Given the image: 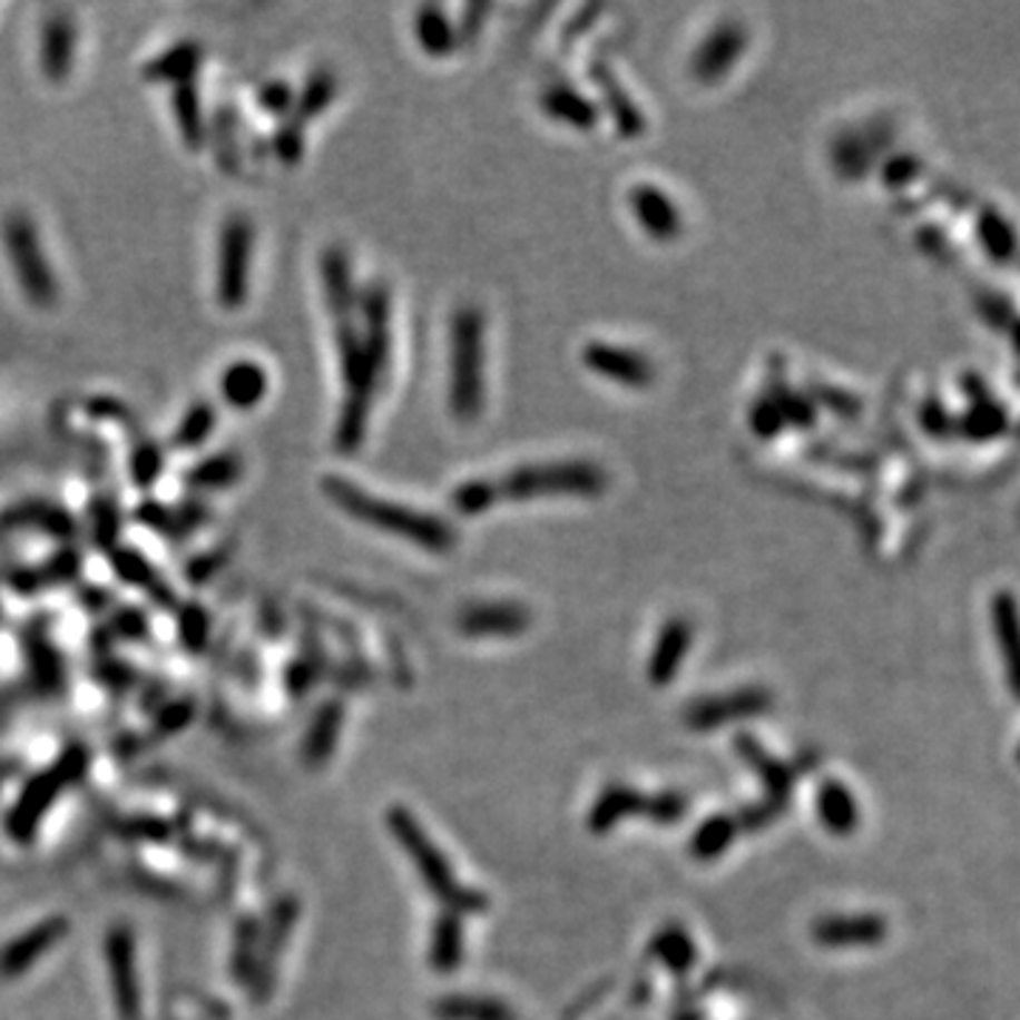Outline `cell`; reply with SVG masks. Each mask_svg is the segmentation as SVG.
I'll return each instance as SVG.
<instances>
[{
	"mask_svg": "<svg viewBox=\"0 0 1020 1020\" xmlns=\"http://www.w3.org/2000/svg\"><path fill=\"white\" fill-rule=\"evenodd\" d=\"M137 522L145 524L148 530H154V533L168 536V539H182V536H187L179 508H168V504L150 502V499H145L137 508Z\"/></svg>",
	"mask_w": 1020,
	"mask_h": 1020,
	"instance_id": "cb8c5ba5",
	"label": "cell"
},
{
	"mask_svg": "<svg viewBox=\"0 0 1020 1020\" xmlns=\"http://www.w3.org/2000/svg\"><path fill=\"white\" fill-rule=\"evenodd\" d=\"M82 570V556L80 550L75 548H62L57 550L51 559H46L43 565L38 567H18L7 576L9 587H12L18 596H35V592H43L46 587H60L69 585L80 576Z\"/></svg>",
	"mask_w": 1020,
	"mask_h": 1020,
	"instance_id": "9c48e42d",
	"label": "cell"
},
{
	"mask_svg": "<svg viewBox=\"0 0 1020 1020\" xmlns=\"http://www.w3.org/2000/svg\"><path fill=\"white\" fill-rule=\"evenodd\" d=\"M26 653H29L31 673H35L38 684L43 686L46 692L57 689V686L62 684V664L57 649L51 647L40 632H29V638H26Z\"/></svg>",
	"mask_w": 1020,
	"mask_h": 1020,
	"instance_id": "ffe728a7",
	"label": "cell"
},
{
	"mask_svg": "<svg viewBox=\"0 0 1020 1020\" xmlns=\"http://www.w3.org/2000/svg\"><path fill=\"white\" fill-rule=\"evenodd\" d=\"M258 106L269 114V117H284L295 108V91L286 86L284 80H269L264 82L258 91Z\"/></svg>",
	"mask_w": 1020,
	"mask_h": 1020,
	"instance_id": "f1b7e54d",
	"label": "cell"
},
{
	"mask_svg": "<svg viewBox=\"0 0 1020 1020\" xmlns=\"http://www.w3.org/2000/svg\"><path fill=\"white\" fill-rule=\"evenodd\" d=\"M170 111H174V122L179 128L182 143L190 150H202L207 145V122L205 108H202V97L196 91V82H185V86H174L170 94Z\"/></svg>",
	"mask_w": 1020,
	"mask_h": 1020,
	"instance_id": "5bb4252c",
	"label": "cell"
},
{
	"mask_svg": "<svg viewBox=\"0 0 1020 1020\" xmlns=\"http://www.w3.org/2000/svg\"><path fill=\"white\" fill-rule=\"evenodd\" d=\"M822 820L827 822V827L840 831V834H845V831L856 825V805H853L845 785H825V791H822Z\"/></svg>",
	"mask_w": 1020,
	"mask_h": 1020,
	"instance_id": "7402d4cb",
	"label": "cell"
},
{
	"mask_svg": "<svg viewBox=\"0 0 1020 1020\" xmlns=\"http://www.w3.org/2000/svg\"><path fill=\"white\" fill-rule=\"evenodd\" d=\"M38 530L51 539L69 541L77 536V519L62 504L49 499H20L0 513V533L3 530Z\"/></svg>",
	"mask_w": 1020,
	"mask_h": 1020,
	"instance_id": "52a82bcc",
	"label": "cell"
},
{
	"mask_svg": "<svg viewBox=\"0 0 1020 1020\" xmlns=\"http://www.w3.org/2000/svg\"><path fill=\"white\" fill-rule=\"evenodd\" d=\"M244 477V460L233 451H222L199 460L196 465H190L185 471V488L196 493H213V491H227V488L238 486Z\"/></svg>",
	"mask_w": 1020,
	"mask_h": 1020,
	"instance_id": "4fadbf2b",
	"label": "cell"
},
{
	"mask_svg": "<svg viewBox=\"0 0 1020 1020\" xmlns=\"http://www.w3.org/2000/svg\"><path fill=\"white\" fill-rule=\"evenodd\" d=\"M111 627L114 632H122L125 638H143V635L148 632V621H145L137 610H122L114 618Z\"/></svg>",
	"mask_w": 1020,
	"mask_h": 1020,
	"instance_id": "1f68e13d",
	"label": "cell"
},
{
	"mask_svg": "<svg viewBox=\"0 0 1020 1020\" xmlns=\"http://www.w3.org/2000/svg\"><path fill=\"white\" fill-rule=\"evenodd\" d=\"M335 732H337L335 709L321 712V717H317L315 726H312L310 737H306L304 754H306V759H310V763H321V759H324L326 754L332 752V741H335Z\"/></svg>",
	"mask_w": 1020,
	"mask_h": 1020,
	"instance_id": "4316f807",
	"label": "cell"
},
{
	"mask_svg": "<svg viewBox=\"0 0 1020 1020\" xmlns=\"http://www.w3.org/2000/svg\"><path fill=\"white\" fill-rule=\"evenodd\" d=\"M253 944H255V924H244L242 933H238V944H236V959H233V972L242 983H249V972H253Z\"/></svg>",
	"mask_w": 1020,
	"mask_h": 1020,
	"instance_id": "4dcf8cb0",
	"label": "cell"
},
{
	"mask_svg": "<svg viewBox=\"0 0 1020 1020\" xmlns=\"http://www.w3.org/2000/svg\"><path fill=\"white\" fill-rule=\"evenodd\" d=\"M88 528H91V541L100 550L111 553L119 548V530H122V513H119L117 499L94 497L88 502Z\"/></svg>",
	"mask_w": 1020,
	"mask_h": 1020,
	"instance_id": "d6986e66",
	"label": "cell"
},
{
	"mask_svg": "<svg viewBox=\"0 0 1020 1020\" xmlns=\"http://www.w3.org/2000/svg\"><path fill=\"white\" fill-rule=\"evenodd\" d=\"M165 471V451L159 442L154 440H139L131 449L128 457V477H131L134 488H150Z\"/></svg>",
	"mask_w": 1020,
	"mask_h": 1020,
	"instance_id": "44dd1931",
	"label": "cell"
},
{
	"mask_svg": "<svg viewBox=\"0 0 1020 1020\" xmlns=\"http://www.w3.org/2000/svg\"><path fill=\"white\" fill-rule=\"evenodd\" d=\"M66 933H69V921L62 919V915H51V919L38 921L35 928L20 933L18 939H12L3 950H0V975H23L26 970H31V967L43 959L46 952L55 950Z\"/></svg>",
	"mask_w": 1020,
	"mask_h": 1020,
	"instance_id": "5b68a950",
	"label": "cell"
},
{
	"mask_svg": "<svg viewBox=\"0 0 1020 1020\" xmlns=\"http://www.w3.org/2000/svg\"><path fill=\"white\" fill-rule=\"evenodd\" d=\"M108 559H111V570L117 572L119 581H125V585H134V587H143V590L148 592L156 604H174L170 587L165 585L159 576H156L154 565H150V561L145 559L139 550L122 548V545H119V548H114L111 553H108Z\"/></svg>",
	"mask_w": 1020,
	"mask_h": 1020,
	"instance_id": "9a60e30c",
	"label": "cell"
},
{
	"mask_svg": "<svg viewBox=\"0 0 1020 1020\" xmlns=\"http://www.w3.org/2000/svg\"><path fill=\"white\" fill-rule=\"evenodd\" d=\"M324 491L330 493L332 502L341 504L346 513L363 519V522L377 524V528L392 530V533L400 536H411V539L425 541V545L434 541V528H431L429 519L420 517V513H411V510L405 508H398V504L380 502V499L369 497V493H363L361 488H355L352 482L326 480Z\"/></svg>",
	"mask_w": 1020,
	"mask_h": 1020,
	"instance_id": "277c9868",
	"label": "cell"
},
{
	"mask_svg": "<svg viewBox=\"0 0 1020 1020\" xmlns=\"http://www.w3.org/2000/svg\"><path fill=\"white\" fill-rule=\"evenodd\" d=\"M295 913H298V910H295L293 904H281V910H278V924H275V930H273V939H269L267 944H264L262 967H258V987H262V996L269 990V972L275 970V959H278V947H281V941L286 939V928H290V921H293V915H295Z\"/></svg>",
	"mask_w": 1020,
	"mask_h": 1020,
	"instance_id": "484cf974",
	"label": "cell"
},
{
	"mask_svg": "<svg viewBox=\"0 0 1020 1020\" xmlns=\"http://www.w3.org/2000/svg\"><path fill=\"white\" fill-rule=\"evenodd\" d=\"M335 97V80H332L330 71H315V75L306 80V86L301 88V94L295 97V108H298V119L317 117V114L324 111L326 106Z\"/></svg>",
	"mask_w": 1020,
	"mask_h": 1020,
	"instance_id": "603a6c76",
	"label": "cell"
},
{
	"mask_svg": "<svg viewBox=\"0 0 1020 1020\" xmlns=\"http://www.w3.org/2000/svg\"><path fill=\"white\" fill-rule=\"evenodd\" d=\"M207 632H210V618H207V610H202V607H196V604H187V607H182L179 638L187 644V649L199 653V649L207 644Z\"/></svg>",
	"mask_w": 1020,
	"mask_h": 1020,
	"instance_id": "83f0119b",
	"label": "cell"
},
{
	"mask_svg": "<svg viewBox=\"0 0 1020 1020\" xmlns=\"http://www.w3.org/2000/svg\"><path fill=\"white\" fill-rule=\"evenodd\" d=\"M269 392V374L255 361H236L218 377V394L231 409L249 411Z\"/></svg>",
	"mask_w": 1020,
	"mask_h": 1020,
	"instance_id": "30bf717a",
	"label": "cell"
},
{
	"mask_svg": "<svg viewBox=\"0 0 1020 1020\" xmlns=\"http://www.w3.org/2000/svg\"><path fill=\"white\" fill-rule=\"evenodd\" d=\"M884 935V921L876 915H851V919H831L820 928V939L825 944H873Z\"/></svg>",
	"mask_w": 1020,
	"mask_h": 1020,
	"instance_id": "ac0fdd59",
	"label": "cell"
},
{
	"mask_svg": "<svg viewBox=\"0 0 1020 1020\" xmlns=\"http://www.w3.org/2000/svg\"><path fill=\"white\" fill-rule=\"evenodd\" d=\"M106 959L111 970V987L117 996L119 1014L125 1020L139 1018V981L137 959H134V935L128 928H117L108 933Z\"/></svg>",
	"mask_w": 1020,
	"mask_h": 1020,
	"instance_id": "ba28073f",
	"label": "cell"
},
{
	"mask_svg": "<svg viewBox=\"0 0 1020 1020\" xmlns=\"http://www.w3.org/2000/svg\"><path fill=\"white\" fill-rule=\"evenodd\" d=\"M0 236H3L7 258L26 301L38 310H51L60 301V284H57L49 255L43 253L38 225L26 210H9L0 225Z\"/></svg>",
	"mask_w": 1020,
	"mask_h": 1020,
	"instance_id": "6da1fadb",
	"label": "cell"
},
{
	"mask_svg": "<svg viewBox=\"0 0 1020 1020\" xmlns=\"http://www.w3.org/2000/svg\"><path fill=\"white\" fill-rule=\"evenodd\" d=\"M205 60V51L196 40H182L174 43L168 51L156 55L154 60L145 66V80L148 82H170V86H185V82H196L199 66Z\"/></svg>",
	"mask_w": 1020,
	"mask_h": 1020,
	"instance_id": "8fae6325",
	"label": "cell"
},
{
	"mask_svg": "<svg viewBox=\"0 0 1020 1020\" xmlns=\"http://www.w3.org/2000/svg\"><path fill=\"white\" fill-rule=\"evenodd\" d=\"M255 227L244 213H231L218 231L216 253V298L225 310L236 312L247 304L253 281Z\"/></svg>",
	"mask_w": 1020,
	"mask_h": 1020,
	"instance_id": "7a4b0ae2",
	"label": "cell"
},
{
	"mask_svg": "<svg viewBox=\"0 0 1020 1020\" xmlns=\"http://www.w3.org/2000/svg\"><path fill=\"white\" fill-rule=\"evenodd\" d=\"M1018 765H1020V746H1018Z\"/></svg>",
	"mask_w": 1020,
	"mask_h": 1020,
	"instance_id": "d6a6232c",
	"label": "cell"
},
{
	"mask_svg": "<svg viewBox=\"0 0 1020 1020\" xmlns=\"http://www.w3.org/2000/svg\"><path fill=\"white\" fill-rule=\"evenodd\" d=\"M227 559H231V548H218V550H210V553L196 556V559L187 565V579L194 581V585L210 581L213 576L225 567Z\"/></svg>",
	"mask_w": 1020,
	"mask_h": 1020,
	"instance_id": "f546056e",
	"label": "cell"
},
{
	"mask_svg": "<svg viewBox=\"0 0 1020 1020\" xmlns=\"http://www.w3.org/2000/svg\"><path fill=\"white\" fill-rule=\"evenodd\" d=\"M86 763H88V754L82 752L80 746H75L62 754V757L57 759L51 768L40 772L38 777H31L29 785H26V791L20 794V800L14 803L12 814H9V820H7L9 834H12L18 842H29L31 834L38 831V825H40V820H43L46 811L57 803L60 791L82 777V772H86Z\"/></svg>",
	"mask_w": 1020,
	"mask_h": 1020,
	"instance_id": "3957f363",
	"label": "cell"
},
{
	"mask_svg": "<svg viewBox=\"0 0 1020 1020\" xmlns=\"http://www.w3.org/2000/svg\"><path fill=\"white\" fill-rule=\"evenodd\" d=\"M273 150L284 165H295L304 154V122L298 117L281 119L273 134Z\"/></svg>",
	"mask_w": 1020,
	"mask_h": 1020,
	"instance_id": "d4e9b609",
	"label": "cell"
},
{
	"mask_svg": "<svg viewBox=\"0 0 1020 1020\" xmlns=\"http://www.w3.org/2000/svg\"><path fill=\"white\" fill-rule=\"evenodd\" d=\"M77 57V23L71 12L55 9L40 26V71L46 80L62 82L71 77Z\"/></svg>",
	"mask_w": 1020,
	"mask_h": 1020,
	"instance_id": "8992f818",
	"label": "cell"
},
{
	"mask_svg": "<svg viewBox=\"0 0 1020 1020\" xmlns=\"http://www.w3.org/2000/svg\"><path fill=\"white\" fill-rule=\"evenodd\" d=\"M218 411L210 400H196L190 409L182 414V420L176 423L174 434H170V449L176 451H196L202 449L210 434L216 431Z\"/></svg>",
	"mask_w": 1020,
	"mask_h": 1020,
	"instance_id": "2e32d148",
	"label": "cell"
},
{
	"mask_svg": "<svg viewBox=\"0 0 1020 1020\" xmlns=\"http://www.w3.org/2000/svg\"><path fill=\"white\" fill-rule=\"evenodd\" d=\"M992 624H996V638L1003 655L1009 692L1020 700V612L1012 598L998 596L992 601Z\"/></svg>",
	"mask_w": 1020,
	"mask_h": 1020,
	"instance_id": "7c38bea8",
	"label": "cell"
},
{
	"mask_svg": "<svg viewBox=\"0 0 1020 1020\" xmlns=\"http://www.w3.org/2000/svg\"><path fill=\"white\" fill-rule=\"evenodd\" d=\"M238 128H236V117H233L231 106H222L213 119L207 122V143L213 145V154H216L218 168L225 170V174L236 176L242 170V148H238Z\"/></svg>",
	"mask_w": 1020,
	"mask_h": 1020,
	"instance_id": "e0dca14e",
	"label": "cell"
}]
</instances>
